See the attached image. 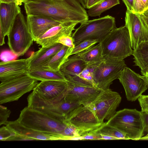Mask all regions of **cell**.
I'll return each mask as SVG.
<instances>
[{"instance_id": "2e32d148", "label": "cell", "mask_w": 148, "mask_h": 148, "mask_svg": "<svg viewBox=\"0 0 148 148\" xmlns=\"http://www.w3.org/2000/svg\"><path fill=\"white\" fill-rule=\"evenodd\" d=\"M78 24L77 23L67 22L54 26L38 38L35 41L42 47L51 45L57 43L59 39L64 35L72 36V32Z\"/></svg>"}, {"instance_id": "e575fe53", "label": "cell", "mask_w": 148, "mask_h": 148, "mask_svg": "<svg viewBox=\"0 0 148 148\" xmlns=\"http://www.w3.org/2000/svg\"><path fill=\"white\" fill-rule=\"evenodd\" d=\"M11 111L6 107L0 106V125L5 124L8 121Z\"/></svg>"}, {"instance_id": "1f68e13d", "label": "cell", "mask_w": 148, "mask_h": 148, "mask_svg": "<svg viewBox=\"0 0 148 148\" xmlns=\"http://www.w3.org/2000/svg\"><path fill=\"white\" fill-rule=\"evenodd\" d=\"M135 13L143 14L148 10V0H134Z\"/></svg>"}, {"instance_id": "6da1fadb", "label": "cell", "mask_w": 148, "mask_h": 148, "mask_svg": "<svg viewBox=\"0 0 148 148\" xmlns=\"http://www.w3.org/2000/svg\"><path fill=\"white\" fill-rule=\"evenodd\" d=\"M24 3L27 15L46 16L62 23L81 24L88 20L87 12L77 0H29Z\"/></svg>"}, {"instance_id": "9a60e30c", "label": "cell", "mask_w": 148, "mask_h": 148, "mask_svg": "<svg viewBox=\"0 0 148 148\" xmlns=\"http://www.w3.org/2000/svg\"><path fill=\"white\" fill-rule=\"evenodd\" d=\"M67 82L41 81L38 83L33 91L38 96L45 100H60L64 97L67 91L68 88Z\"/></svg>"}, {"instance_id": "9c48e42d", "label": "cell", "mask_w": 148, "mask_h": 148, "mask_svg": "<svg viewBox=\"0 0 148 148\" xmlns=\"http://www.w3.org/2000/svg\"><path fill=\"white\" fill-rule=\"evenodd\" d=\"M126 66L124 60L104 57L93 72L97 87L102 90L109 89L113 81L119 79Z\"/></svg>"}, {"instance_id": "30bf717a", "label": "cell", "mask_w": 148, "mask_h": 148, "mask_svg": "<svg viewBox=\"0 0 148 148\" xmlns=\"http://www.w3.org/2000/svg\"><path fill=\"white\" fill-rule=\"evenodd\" d=\"M121 100L119 93L109 88L103 90L88 106L99 121L103 124L105 120L108 121L115 114Z\"/></svg>"}, {"instance_id": "ac0fdd59", "label": "cell", "mask_w": 148, "mask_h": 148, "mask_svg": "<svg viewBox=\"0 0 148 148\" xmlns=\"http://www.w3.org/2000/svg\"><path fill=\"white\" fill-rule=\"evenodd\" d=\"M26 21L35 41L52 27L64 23L49 17L40 15H27Z\"/></svg>"}, {"instance_id": "7bdbcfd3", "label": "cell", "mask_w": 148, "mask_h": 148, "mask_svg": "<svg viewBox=\"0 0 148 148\" xmlns=\"http://www.w3.org/2000/svg\"><path fill=\"white\" fill-rule=\"evenodd\" d=\"M140 77L144 80L145 83L148 85V71L143 75H140Z\"/></svg>"}, {"instance_id": "7c38bea8", "label": "cell", "mask_w": 148, "mask_h": 148, "mask_svg": "<svg viewBox=\"0 0 148 148\" xmlns=\"http://www.w3.org/2000/svg\"><path fill=\"white\" fill-rule=\"evenodd\" d=\"M125 90L127 100L134 101L138 99L148 88V85L136 73L126 66L118 79Z\"/></svg>"}, {"instance_id": "5bb4252c", "label": "cell", "mask_w": 148, "mask_h": 148, "mask_svg": "<svg viewBox=\"0 0 148 148\" xmlns=\"http://www.w3.org/2000/svg\"><path fill=\"white\" fill-rule=\"evenodd\" d=\"M68 88L64 99L83 106H88L98 96L102 90L93 87L83 86L67 82Z\"/></svg>"}, {"instance_id": "ee69618b", "label": "cell", "mask_w": 148, "mask_h": 148, "mask_svg": "<svg viewBox=\"0 0 148 148\" xmlns=\"http://www.w3.org/2000/svg\"><path fill=\"white\" fill-rule=\"evenodd\" d=\"M141 15L148 28V18L145 17L142 14Z\"/></svg>"}, {"instance_id": "5b68a950", "label": "cell", "mask_w": 148, "mask_h": 148, "mask_svg": "<svg viewBox=\"0 0 148 148\" xmlns=\"http://www.w3.org/2000/svg\"><path fill=\"white\" fill-rule=\"evenodd\" d=\"M116 27L115 18L109 15L87 20L81 23L72 33L75 46L86 40H95L100 43Z\"/></svg>"}, {"instance_id": "d6986e66", "label": "cell", "mask_w": 148, "mask_h": 148, "mask_svg": "<svg viewBox=\"0 0 148 148\" xmlns=\"http://www.w3.org/2000/svg\"><path fill=\"white\" fill-rule=\"evenodd\" d=\"M21 12L19 5L16 3H0V33L4 36L8 35Z\"/></svg>"}, {"instance_id": "f35d334b", "label": "cell", "mask_w": 148, "mask_h": 148, "mask_svg": "<svg viewBox=\"0 0 148 148\" xmlns=\"http://www.w3.org/2000/svg\"><path fill=\"white\" fill-rule=\"evenodd\" d=\"M35 140L34 139L28 138L17 134L10 138L7 141H27V140Z\"/></svg>"}, {"instance_id": "74e56055", "label": "cell", "mask_w": 148, "mask_h": 148, "mask_svg": "<svg viewBox=\"0 0 148 148\" xmlns=\"http://www.w3.org/2000/svg\"><path fill=\"white\" fill-rule=\"evenodd\" d=\"M125 5L127 10L135 13L134 6V0H122Z\"/></svg>"}, {"instance_id": "44dd1931", "label": "cell", "mask_w": 148, "mask_h": 148, "mask_svg": "<svg viewBox=\"0 0 148 148\" xmlns=\"http://www.w3.org/2000/svg\"><path fill=\"white\" fill-rule=\"evenodd\" d=\"M5 125L17 134L32 138L35 140H58L56 137L46 135L25 126L17 119L12 121H8Z\"/></svg>"}, {"instance_id": "52a82bcc", "label": "cell", "mask_w": 148, "mask_h": 148, "mask_svg": "<svg viewBox=\"0 0 148 148\" xmlns=\"http://www.w3.org/2000/svg\"><path fill=\"white\" fill-rule=\"evenodd\" d=\"M7 36L10 50L17 57L24 55L33 44V37L21 12L16 17Z\"/></svg>"}, {"instance_id": "60d3db41", "label": "cell", "mask_w": 148, "mask_h": 148, "mask_svg": "<svg viewBox=\"0 0 148 148\" xmlns=\"http://www.w3.org/2000/svg\"><path fill=\"white\" fill-rule=\"evenodd\" d=\"M143 114L144 117L145 128L144 132H148V112H143Z\"/></svg>"}, {"instance_id": "f1b7e54d", "label": "cell", "mask_w": 148, "mask_h": 148, "mask_svg": "<svg viewBox=\"0 0 148 148\" xmlns=\"http://www.w3.org/2000/svg\"><path fill=\"white\" fill-rule=\"evenodd\" d=\"M94 131L102 134L115 138L117 140L130 139L124 134L119 129L115 127L106 124V123Z\"/></svg>"}, {"instance_id": "bcb514c9", "label": "cell", "mask_w": 148, "mask_h": 148, "mask_svg": "<svg viewBox=\"0 0 148 148\" xmlns=\"http://www.w3.org/2000/svg\"><path fill=\"white\" fill-rule=\"evenodd\" d=\"M143 16L148 18V10L145 11L143 14Z\"/></svg>"}, {"instance_id": "3957f363", "label": "cell", "mask_w": 148, "mask_h": 148, "mask_svg": "<svg viewBox=\"0 0 148 148\" xmlns=\"http://www.w3.org/2000/svg\"><path fill=\"white\" fill-rule=\"evenodd\" d=\"M106 123L117 128L130 139L139 140L144 135L143 112L135 109L124 108L116 112Z\"/></svg>"}, {"instance_id": "603a6c76", "label": "cell", "mask_w": 148, "mask_h": 148, "mask_svg": "<svg viewBox=\"0 0 148 148\" xmlns=\"http://www.w3.org/2000/svg\"><path fill=\"white\" fill-rule=\"evenodd\" d=\"M87 66V64L83 60L70 57L61 66L60 70L68 80L79 74Z\"/></svg>"}, {"instance_id": "b9f144b4", "label": "cell", "mask_w": 148, "mask_h": 148, "mask_svg": "<svg viewBox=\"0 0 148 148\" xmlns=\"http://www.w3.org/2000/svg\"><path fill=\"white\" fill-rule=\"evenodd\" d=\"M29 0H0V2L3 3H16L19 5L22 4L23 3Z\"/></svg>"}, {"instance_id": "7402d4cb", "label": "cell", "mask_w": 148, "mask_h": 148, "mask_svg": "<svg viewBox=\"0 0 148 148\" xmlns=\"http://www.w3.org/2000/svg\"><path fill=\"white\" fill-rule=\"evenodd\" d=\"M70 57L83 60L87 66L100 62L104 58L100 43Z\"/></svg>"}, {"instance_id": "d590c367", "label": "cell", "mask_w": 148, "mask_h": 148, "mask_svg": "<svg viewBox=\"0 0 148 148\" xmlns=\"http://www.w3.org/2000/svg\"><path fill=\"white\" fill-rule=\"evenodd\" d=\"M141 111L148 112V95H142L138 99Z\"/></svg>"}, {"instance_id": "cb8c5ba5", "label": "cell", "mask_w": 148, "mask_h": 148, "mask_svg": "<svg viewBox=\"0 0 148 148\" xmlns=\"http://www.w3.org/2000/svg\"><path fill=\"white\" fill-rule=\"evenodd\" d=\"M100 62L87 66L81 73L69 79L68 81L77 85L97 88L94 79L93 72Z\"/></svg>"}, {"instance_id": "4fadbf2b", "label": "cell", "mask_w": 148, "mask_h": 148, "mask_svg": "<svg viewBox=\"0 0 148 148\" xmlns=\"http://www.w3.org/2000/svg\"><path fill=\"white\" fill-rule=\"evenodd\" d=\"M125 21L134 50L141 42L148 40V28L141 14L127 10Z\"/></svg>"}, {"instance_id": "d4e9b609", "label": "cell", "mask_w": 148, "mask_h": 148, "mask_svg": "<svg viewBox=\"0 0 148 148\" xmlns=\"http://www.w3.org/2000/svg\"><path fill=\"white\" fill-rule=\"evenodd\" d=\"M135 65L140 69L142 75L148 71V40L143 42L133 50Z\"/></svg>"}, {"instance_id": "f6af8a7d", "label": "cell", "mask_w": 148, "mask_h": 148, "mask_svg": "<svg viewBox=\"0 0 148 148\" xmlns=\"http://www.w3.org/2000/svg\"><path fill=\"white\" fill-rule=\"evenodd\" d=\"M139 140H148V132L146 135L141 137Z\"/></svg>"}, {"instance_id": "484cf974", "label": "cell", "mask_w": 148, "mask_h": 148, "mask_svg": "<svg viewBox=\"0 0 148 148\" xmlns=\"http://www.w3.org/2000/svg\"><path fill=\"white\" fill-rule=\"evenodd\" d=\"M27 74L37 81H68L59 70L53 71L38 69L29 70Z\"/></svg>"}, {"instance_id": "d6a6232c", "label": "cell", "mask_w": 148, "mask_h": 148, "mask_svg": "<svg viewBox=\"0 0 148 148\" xmlns=\"http://www.w3.org/2000/svg\"><path fill=\"white\" fill-rule=\"evenodd\" d=\"M17 134L9 129L7 127L3 126L0 128V140L7 141L8 140Z\"/></svg>"}, {"instance_id": "ba28073f", "label": "cell", "mask_w": 148, "mask_h": 148, "mask_svg": "<svg viewBox=\"0 0 148 148\" xmlns=\"http://www.w3.org/2000/svg\"><path fill=\"white\" fill-rule=\"evenodd\" d=\"M38 83L28 74L1 81L0 104L18 100L26 93L33 90Z\"/></svg>"}, {"instance_id": "7a4b0ae2", "label": "cell", "mask_w": 148, "mask_h": 148, "mask_svg": "<svg viewBox=\"0 0 148 148\" xmlns=\"http://www.w3.org/2000/svg\"><path fill=\"white\" fill-rule=\"evenodd\" d=\"M25 126L60 140L61 132L67 125L66 121L54 119L47 114L27 106L21 111L17 119Z\"/></svg>"}, {"instance_id": "277c9868", "label": "cell", "mask_w": 148, "mask_h": 148, "mask_svg": "<svg viewBox=\"0 0 148 148\" xmlns=\"http://www.w3.org/2000/svg\"><path fill=\"white\" fill-rule=\"evenodd\" d=\"M100 43L104 57L124 60L132 55L130 35L125 25L113 29Z\"/></svg>"}, {"instance_id": "8992f818", "label": "cell", "mask_w": 148, "mask_h": 148, "mask_svg": "<svg viewBox=\"0 0 148 148\" xmlns=\"http://www.w3.org/2000/svg\"><path fill=\"white\" fill-rule=\"evenodd\" d=\"M27 107L44 113L55 119L66 121L69 114L81 106L66 100L64 97L57 101L43 99L32 92L28 96Z\"/></svg>"}, {"instance_id": "836d02e7", "label": "cell", "mask_w": 148, "mask_h": 148, "mask_svg": "<svg viewBox=\"0 0 148 148\" xmlns=\"http://www.w3.org/2000/svg\"><path fill=\"white\" fill-rule=\"evenodd\" d=\"M57 43L61 44L63 45L66 46L72 49L74 47L75 45L72 36L64 35L60 38Z\"/></svg>"}, {"instance_id": "8fae6325", "label": "cell", "mask_w": 148, "mask_h": 148, "mask_svg": "<svg viewBox=\"0 0 148 148\" xmlns=\"http://www.w3.org/2000/svg\"><path fill=\"white\" fill-rule=\"evenodd\" d=\"M66 121L75 126L79 137L97 130L104 124L99 121L88 106L81 105L74 109Z\"/></svg>"}, {"instance_id": "4dcf8cb0", "label": "cell", "mask_w": 148, "mask_h": 148, "mask_svg": "<svg viewBox=\"0 0 148 148\" xmlns=\"http://www.w3.org/2000/svg\"><path fill=\"white\" fill-rule=\"evenodd\" d=\"M98 43L95 40H86L78 44L75 46L69 54V56L81 52L84 50Z\"/></svg>"}, {"instance_id": "ab89813d", "label": "cell", "mask_w": 148, "mask_h": 148, "mask_svg": "<svg viewBox=\"0 0 148 148\" xmlns=\"http://www.w3.org/2000/svg\"><path fill=\"white\" fill-rule=\"evenodd\" d=\"M103 0H86V8L89 9Z\"/></svg>"}, {"instance_id": "e0dca14e", "label": "cell", "mask_w": 148, "mask_h": 148, "mask_svg": "<svg viewBox=\"0 0 148 148\" xmlns=\"http://www.w3.org/2000/svg\"><path fill=\"white\" fill-rule=\"evenodd\" d=\"M29 58L0 63V81L12 79L27 74Z\"/></svg>"}, {"instance_id": "ffe728a7", "label": "cell", "mask_w": 148, "mask_h": 148, "mask_svg": "<svg viewBox=\"0 0 148 148\" xmlns=\"http://www.w3.org/2000/svg\"><path fill=\"white\" fill-rule=\"evenodd\" d=\"M61 43H56L49 46L42 47L32 52L29 58V70L35 69L44 66L63 47Z\"/></svg>"}, {"instance_id": "4316f807", "label": "cell", "mask_w": 148, "mask_h": 148, "mask_svg": "<svg viewBox=\"0 0 148 148\" xmlns=\"http://www.w3.org/2000/svg\"><path fill=\"white\" fill-rule=\"evenodd\" d=\"M71 51L72 49L69 47L63 45L62 48L46 64L42 67L35 69L59 70L61 66L69 57V54Z\"/></svg>"}, {"instance_id": "f546056e", "label": "cell", "mask_w": 148, "mask_h": 148, "mask_svg": "<svg viewBox=\"0 0 148 148\" xmlns=\"http://www.w3.org/2000/svg\"><path fill=\"white\" fill-rule=\"evenodd\" d=\"M66 126L60 134V140H74L79 137L77 131L74 126L67 122Z\"/></svg>"}, {"instance_id": "8d00e7d4", "label": "cell", "mask_w": 148, "mask_h": 148, "mask_svg": "<svg viewBox=\"0 0 148 148\" xmlns=\"http://www.w3.org/2000/svg\"><path fill=\"white\" fill-rule=\"evenodd\" d=\"M17 56L11 51H4L1 53L0 58L2 61L14 60Z\"/></svg>"}, {"instance_id": "83f0119b", "label": "cell", "mask_w": 148, "mask_h": 148, "mask_svg": "<svg viewBox=\"0 0 148 148\" xmlns=\"http://www.w3.org/2000/svg\"><path fill=\"white\" fill-rule=\"evenodd\" d=\"M119 3V0H103L88 9L87 14L91 17L99 16L104 12Z\"/></svg>"}]
</instances>
